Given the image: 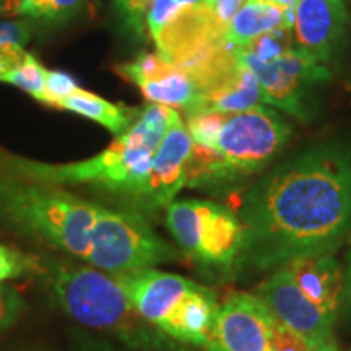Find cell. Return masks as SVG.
<instances>
[{
    "label": "cell",
    "mask_w": 351,
    "mask_h": 351,
    "mask_svg": "<svg viewBox=\"0 0 351 351\" xmlns=\"http://www.w3.org/2000/svg\"><path fill=\"white\" fill-rule=\"evenodd\" d=\"M239 261L261 270L339 249L351 221V150L322 145L262 178L241 208Z\"/></svg>",
    "instance_id": "6da1fadb"
},
{
    "label": "cell",
    "mask_w": 351,
    "mask_h": 351,
    "mask_svg": "<svg viewBox=\"0 0 351 351\" xmlns=\"http://www.w3.org/2000/svg\"><path fill=\"white\" fill-rule=\"evenodd\" d=\"M0 221L108 274L152 269L176 257L142 215L3 173Z\"/></svg>",
    "instance_id": "7a4b0ae2"
},
{
    "label": "cell",
    "mask_w": 351,
    "mask_h": 351,
    "mask_svg": "<svg viewBox=\"0 0 351 351\" xmlns=\"http://www.w3.org/2000/svg\"><path fill=\"white\" fill-rule=\"evenodd\" d=\"M174 108L148 104L129 130L99 155L75 163H43L0 150V173L47 186H95L135 199L147 179L158 145L173 122Z\"/></svg>",
    "instance_id": "3957f363"
},
{
    "label": "cell",
    "mask_w": 351,
    "mask_h": 351,
    "mask_svg": "<svg viewBox=\"0 0 351 351\" xmlns=\"http://www.w3.org/2000/svg\"><path fill=\"white\" fill-rule=\"evenodd\" d=\"M112 275L134 309L158 332L215 351L219 304L212 289L155 267Z\"/></svg>",
    "instance_id": "277c9868"
},
{
    "label": "cell",
    "mask_w": 351,
    "mask_h": 351,
    "mask_svg": "<svg viewBox=\"0 0 351 351\" xmlns=\"http://www.w3.org/2000/svg\"><path fill=\"white\" fill-rule=\"evenodd\" d=\"M51 283L65 313L83 326L112 333L134 348H160V333L134 309L112 274L88 265H59Z\"/></svg>",
    "instance_id": "5b68a950"
},
{
    "label": "cell",
    "mask_w": 351,
    "mask_h": 351,
    "mask_svg": "<svg viewBox=\"0 0 351 351\" xmlns=\"http://www.w3.org/2000/svg\"><path fill=\"white\" fill-rule=\"evenodd\" d=\"M147 28L158 56L184 70L231 44L215 0H156L147 15Z\"/></svg>",
    "instance_id": "8992f818"
},
{
    "label": "cell",
    "mask_w": 351,
    "mask_h": 351,
    "mask_svg": "<svg viewBox=\"0 0 351 351\" xmlns=\"http://www.w3.org/2000/svg\"><path fill=\"white\" fill-rule=\"evenodd\" d=\"M166 226L179 247L205 267L226 270L243 252V223L217 202L174 200L166 208Z\"/></svg>",
    "instance_id": "52a82bcc"
},
{
    "label": "cell",
    "mask_w": 351,
    "mask_h": 351,
    "mask_svg": "<svg viewBox=\"0 0 351 351\" xmlns=\"http://www.w3.org/2000/svg\"><path fill=\"white\" fill-rule=\"evenodd\" d=\"M291 129L274 109L258 104L247 111L228 114L215 150L234 178L261 171L287 143Z\"/></svg>",
    "instance_id": "ba28073f"
},
{
    "label": "cell",
    "mask_w": 351,
    "mask_h": 351,
    "mask_svg": "<svg viewBox=\"0 0 351 351\" xmlns=\"http://www.w3.org/2000/svg\"><path fill=\"white\" fill-rule=\"evenodd\" d=\"M238 56L241 62L256 75L262 103L282 109L301 121H307L313 114L309 103L314 91L330 80L326 65L296 47L270 62H258L241 49H238Z\"/></svg>",
    "instance_id": "9c48e42d"
},
{
    "label": "cell",
    "mask_w": 351,
    "mask_h": 351,
    "mask_svg": "<svg viewBox=\"0 0 351 351\" xmlns=\"http://www.w3.org/2000/svg\"><path fill=\"white\" fill-rule=\"evenodd\" d=\"M256 295L265 302L280 324L302 337L313 348L333 339L335 317L311 301L287 267H278L257 288Z\"/></svg>",
    "instance_id": "30bf717a"
},
{
    "label": "cell",
    "mask_w": 351,
    "mask_h": 351,
    "mask_svg": "<svg viewBox=\"0 0 351 351\" xmlns=\"http://www.w3.org/2000/svg\"><path fill=\"white\" fill-rule=\"evenodd\" d=\"M274 320L257 295L231 293L218 309L215 351H270Z\"/></svg>",
    "instance_id": "8fae6325"
},
{
    "label": "cell",
    "mask_w": 351,
    "mask_h": 351,
    "mask_svg": "<svg viewBox=\"0 0 351 351\" xmlns=\"http://www.w3.org/2000/svg\"><path fill=\"white\" fill-rule=\"evenodd\" d=\"M192 147L194 142L187 127L181 117H178L158 145L147 179L134 200L147 210L168 208L187 182V165Z\"/></svg>",
    "instance_id": "7c38bea8"
},
{
    "label": "cell",
    "mask_w": 351,
    "mask_h": 351,
    "mask_svg": "<svg viewBox=\"0 0 351 351\" xmlns=\"http://www.w3.org/2000/svg\"><path fill=\"white\" fill-rule=\"evenodd\" d=\"M116 70L135 83L153 104L181 108L186 114L200 108L202 95L191 73L158 54L142 52L137 59L121 64Z\"/></svg>",
    "instance_id": "4fadbf2b"
},
{
    "label": "cell",
    "mask_w": 351,
    "mask_h": 351,
    "mask_svg": "<svg viewBox=\"0 0 351 351\" xmlns=\"http://www.w3.org/2000/svg\"><path fill=\"white\" fill-rule=\"evenodd\" d=\"M348 10L343 0H298L295 5L296 49L326 64L346 38Z\"/></svg>",
    "instance_id": "5bb4252c"
},
{
    "label": "cell",
    "mask_w": 351,
    "mask_h": 351,
    "mask_svg": "<svg viewBox=\"0 0 351 351\" xmlns=\"http://www.w3.org/2000/svg\"><path fill=\"white\" fill-rule=\"evenodd\" d=\"M285 267L295 276L302 293L337 319L343 289V271L332 254L296 257Z\"/></svg>",
    "instance_id": "9a60e30c"
},
{
    "label": "cell",
    "mask_w": 351,
    "mask_h": 351,
    "mask_svg": "<svg viewBox=\"0 0 351 351\" xmlns=\"http://www.w3.org/2000/svg\"><path fill=\"white\" fill-rule=\"evenodd\" d=\"M295 25V7L283 8L269 0H247L228 25L226 38L234 47H244L262 34Z\"/></svg>",
    "instance_id": "2e32d148"
},
{
    "label": "cell",
    "mask_w": 351,
    "mask_h": 351,
    "mask_svg": "<svg viewBox=\"0 0 351 351\" xmlns=\"http://www.w3.org/2000/svg\"><path fill=\"white\" fill-rule=\"evenodd\" d=\"M262 101L261 86L252 70L241 62L230 75L202 93L199 109H213L219 112H241L258 106Z\"/></svg>",
    "instance_id": "e0dca14e"
},
{
    "label": "cell",
    "mask_w": 351,
    "mask_h": 351,
    "mask_svg": "<svg viewBox=\"0 0 351 351\" xmlns=\"http://www.w3.org/2000/svg\"><path fill=\"white\" fill-rule=\"evenodd\" d=\"M59 108L98 122L117 137L129 130L138 121L143 111L140 108H130L122 103H111L83 88H78L72 95L60 101Z\"/></svg>",
    "instance_id": "ac0fdd59"
},
{
    "label": "cell",
    "mask_w": 351,
    "mask_h": 351,
    "mask_svg": "<svg viewBox=\"0 0 351 351\" xmlns=\"http://www.w3.org/2000/svg\"><path fill=\"white\" fill-rule=\"evenodd\" d=\"M88 0H16V13L46 21H64L80 12Z\"/></svg>",
    "instance_id": "d6986e66"
},
{
    "label": "cell",
    "mask_w": 351,
    "mask_h": 351,
    "mask_svg": "<svg viewBox=\"0 0 351 351\" xmlns=\"http://www.w3.org/2000/svg\"><path fill=\"white\" fill-rule=\"evenodd\" d=\"M226 116V112L213 111V109H195V111L187 112L186 127L192 142L215 150L218 134Z\"/></svg>",
    "instance_id": "ffe728a7"
},
{
    "label": "cell",
    "mask_w": 351,
    "mask_h": 351,
    "mask_svg": "<svg viewBox=\"0 0 351 351\" xmlns=\"http://www.w3.org/2000/svg\"><path fill=\"white\" fill-rule=\"evenodd\" d=\"M46 73L47 69H44L34 57L29 54L28 59L25 60L20 67L12 70L2 82L12 83L19 86L20 90L32 95L34 99L41 101L47 104V93H46Z\"/></svg>",
    "instance_id": "44dd1931"
},
{
    "label": "cell",
    "mask_w": 351,
    "mask_h": 351,
    "mask_svg": "<svg viewBox=\"0 0 351 351\" xmlns=\"http://www.w3.org/2000/svg\"><path fill=\"white\" fill-rule=\"evenodd\" d=\"M291 32L293 29L287 28L275 29V32L262 34L247 46L238 47V49L254 57L258 62H270L291 49Z\"/></svg>",
    "instance_id": "7402d4cb"
},
{
    "label": "cell",
    "mask_w": 351,
    "mask_h": 351,
    "mask_svg": "<svg viewBox=\"0 0 351 351\" xmlns=\"http://www.w3.org/2000/svg\"><path fill=\"white\" fill-rule=\"evenodd\" d=\"M36 270V258L0 243V283L20 278Z\"/></svg>",
    "instance_id": "603a6c76"
},
{
    "label": "cell",
    "mask_w": 351,
    "mask_h": 351,
    "mask_svg": "<svg viewBox=\"0 0 351 351\" xmlns=\"http://www.w3.org/2000/svg\"><path fill=\"white\" fill-rule=\"evenodd\" d=\"M156 0H112L114 8L127 28L137 36H143L147 15Z\"/></svg>",
    "instance_id": "cb8c5ba5"
},
{
    "label": "cell",
    "mask_w": 351,
    "mask_h": 351,
    "mask_svg": "<svg viewBox=\"0 0 351 351\" xmlns=\"http://www.w3.org/2000/svg\"><path fill=\"white\" fill-rule=\"evenodd\" d=\"M78 83L73 80L65 72H57V70H47L46 73V93H47V106L59 108L60 101L72 95L78 90Z\"/></svg>",
    "instance_id": "d4e9b609"
},
{
    "label": "cell",
    "mask_w": 351,
    "mask_h": 351,
    "mask_svg": "<svg viewBox=\"0 0 351 351\" xmlns=\"http://www.w3.org/2000/svg\"><path fill=\"white\" fill-rule=\"evenodd\" d=\"M271 351H313L314 348L302 337L293 332L278 320H274L271 327V339H270Z\"/></svg>",
    "instance_id": "484cf974"
},
{
    "label": "cell",
    "mask_w": 351,
    "mask_h": 351,
    "mask_svg": "<svg viewBox=\"0 0 351 351\" xmlns=\"http://www.w3.org/2000/svg\"><path fill=\"white\" fill-rule=\"evenodd\" d=\"M21 307H23V302L19 293L8 285L0 283V332L15 322Z\"/></svg>",
    "instance_id": "4316f807"
},
{
    "label": "cell",
    "mask_w": 351,
    "mask_h": 351,
    "mask_svg": "<svg viewBox=\"0 0 351 351\" xmlns=\"http://www.w3.org/2000/svg\"><path fill=\"white\" fill-rule=\"evenodd\" d=\"M28 52L16 44H0V82L28 59Z\"/></svg>",
    "instance_id": "83f0119b"
},
{
    "label": "cell",
    "mask_w": 351,
    "mask_h": 351,
    "mask_svg": "<svg viewBox=\"0 0 351 351\" xmlns=\"http://www.w3.org/2000/svg\"><path fill=\"white\" fill-rule=\"evenodd\" d=\"M32 36V29L25 21H0V44L23 46Z\"/></svg>",
    "instance_id": "f1b7e54d"
},
{
    "label": "cell",
    "mask_w": 351,
    "mask_h": 351,
    "mask_svg": "<svg viewBox=\"0 0 351 351\" xmlns=\"http://www.w3.org/2000/svg\"><path fill=\"white\" fill-rule=\"evenodd\" d=\"M245 2H247V0H215V10H217L219 20L228 26L232 20V16L239 12V8L243 7Z\"/></svg>",
    "instance_id": "f546056e"
},
{
    "label": "cell",
    "mask_w": 351,
    "mask_h": 351,
    "mask_svg": "<svg viewBox=\"0 0 351 351\" xmlns=\"http://www.w3.org/2000/svg\"><path fill=\"white\" fill-rule=\"evenodd\" d=\"M341 313L346 319H351V254L348 256V265L343 274V289H341Z\"/></svg>",
    "instance_id": "4dcf8cb0"
},
{
    "label": "cell",
    "mask_w": 351,
    "mask_h": 351,
    "mask_svg": "<svg viewBox=\"0 0 351 351\" xmlns=\"http://www.w3.org/2000/svg\"><path fill=\"white\" fill-rule=\"evenodd\" d=\"M313 351H340V350H339V345H337L335 339H330V340L324 341L322 345L315 346Z\"/></svg>",
    "instance_id": "1f68e13d"
},
{
    "label": "cell",
    "mask_w": 351,
    "mask_h": 351,
    "mask_svg": "<svg viewBox=\"0 0 351 351\" xmlns=\"http://www.w3.org/2000/svg\"><path fill=\"white\" fill-rule=\"evenodd\" d=\"M10 10L16 13V0H0V13H8Z\"/></svg>",
    "instance_id": "d6a6232c"
},
{
    "label": "cell",
    "mask_w": 351,
    "mask_h": 351,
    "mask_svg": "<svg viewBox=\"0 0 351 351\" xmlns=\"http://www.w3.org/2000/svg\"><path fill=\"white\" fill-rule=\"evenodd\" d=\"M269 2L275 3V5H280L283 8H288V7H295L296 5V0H269Z\"/></svg>",
    "instance_id": "836d02e7"
},
{
    "label": "cell",
    "mask_w": 351,
    "mask_h": 351,
    "mask_svg": "<svg viewBox=\"0 0 351 351\" xmlns=\"http://www.w3.org/2000/svg\"><path fill=\"white\" fill-rule=\"evenodd\" d=\"M270 351H271V350H270Z\"/></svg>",
    "instance_id": "e575fe53"
},
{
    "label": "cell",
    "mask_w": 351,
    "mask_h": 351,
    "mask_svg": "<svg viewBox=\"0 0 351 351\" xmlns=\"http://www.w3.org/2000/svg\"><path fill=\"white\" fill-rule=\"evenodd\" d=\"M350 351H351V350H350Z\"/></svg>",
    "instance_id": "d590c367"
}]
</instances>
